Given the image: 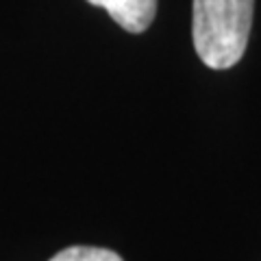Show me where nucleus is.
Returning a JSON list of instances; mask_svg holds the SVG:
<instances>
[{"mask_svg": "<svg viewBox=\"0 0 261 261\" xmlns=\"http://www.w3.org/2000/svg\"><path fill=\"white\" fill-rule=\"evenodd\" d=\"M255 0H194L192 37L200 61L211 70L238 63L248 46Z\"/></svg>", "mask_w": 261, "mask_h": 261, "instance_id": "obj_1", "label": "nucleus"}, {"mask_svg": "<svg viewBox=\"0 0 261 261\" xmlns=\"http://www.w3.org/2000/svg\"><path fill=\"white\" fill-rule=\"evenodd\" d=\"M107 11L113 22L128 33H144L157 15V0H87Z\"/></svg>", "mask_w": 261, "mask_h": 261, "instance_id": "obj_2", "label": "nucleus"}, {"mask_svg": "<svg viewBox=\"0 0 261 261\" xmlns=\"http://www.w3.org/2000/svg\"><path fill=\"white\" fill-rule=\"evenodd\" d=\"M50 261H122L118 252L107 248H94V246H70L50 259Z\"/></svg>", "mask_w": 261, "mask_h": 261, "instance_id": "obj_3", "label": "nucleus"}]
</instances>
